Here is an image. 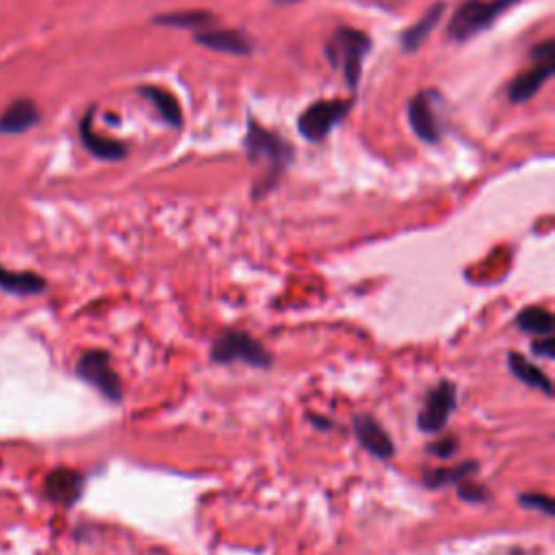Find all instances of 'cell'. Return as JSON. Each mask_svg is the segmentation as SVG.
I'll use <instances>...</instances> for the list:
<instances>
[{"label":"cell","mask_w":555,"mask_h":555,"mask_svg":"<svg viewBox=\"0 0 555 555\" xmlns=\"http://www.w3.org/2000/svg\"><path fill=\"white\" fill-rule=\"evenodd\" d=\"M480 466L477 462H462V465L456 466H445V469H429L423 475V484L428 489H445L449 484H456V482L466 480V477L473 475Z\"/></svg>","instance_id":"obj_20"},{"label":"cell","mask_w":555,"mask_h":555,"mask_svg":"<svg viewBox=\"0 0 555 555\" xmlns=\"http://www.w3.org/2000/svg\"><path fill=\"white\" fill-rule=\"evenodd\" d=\"M443 13H445V3H436L434 7H429L426 12V16H423L417 24H412V27H410L408 31L402 35L404 50H408V52L419 50V48L423 46V42L429 37V33L434 31V27L441 22Z\"/></svg>","instance_id":"obj_17"},{"label":"cell","mask_w":555,"mask_h":555,"mask_svg":"<svg viewBox=\"0 0 555 555\" xmlns=\"http://www.w3.org/2000/svg\"><path fill=\"white\" fill-rule=\"evenodd\" d=\"M532 351H534L536 356H540V358L551 360L553 356H555V339H553V335H547V336H543V339L534 341L532 343Z\"/></svg>","instance_id":"obj_25"},{"label":"cell","mask_w":555,"mask_h":555,"mask_svg":"<svg viewBox=\"0 0 555 555\" xmlns=\"http://www.w3.org/2000/svg\"><path fill=\"white\" fill-rule=\"evenodd\" d=\"M519 504L525 505V508H529V510H536V513L547 514V516L555 514L553 499L549 495H544V492H523V495H519Z\"/></svg>","instance_id":"obj_22"},{"label":"cell","mask_w":555,"mask_h":555,"mask_svg":"<svg viewBox=\"0 0 555 555\" xmlns=\"http://www.w3.org/2000/svg\"><path fill=\"white\" fill-rule=\"evenodd\" d=\"M458 449H460V443H458L456 436H447L443 438V441L434 443V445L428 447L429 453H434L436 458H441V460H449V458H453L458 453Z\"/></svg>","instance_id":"obj_24"},{"label":"cell","mask_w":555,"mask_h":555,"mask_svg":"<svg viewBox=\"0 0 555 555\" xmlns=\"http://www.w3.org/2000/svg\"><path fill=\"white\" fill-rule=\"evenodd\" d=\"M311 421H312V423H317V428H321V429L332 428V421H330V419H321V417H317V414H312Z\"/></svg>","instance_id":"obj_26"},{"label":"cell","mask_w":555,"mask_h":555,"mask_svg":"<svg viewBox=\"0 0 555 555\" xmlns=\"http://www.w3.org/2000/svg\"><path fill=\"white\" fill-rule=\"evenodd\" d=\"M40 122V111H37L33 100L20 98L16 103L9 104L7 109L0 113V133L16 135L24 133V130L33 128Z\"/></svg>","instance_id":"obj_12"},{"label":"cell","mask_w":555,"mask_h":555,"mask_svg":"<svg viewBox=\"0 0 555 555\" xmlns=\"http://www.w3.org/2000/svg\"><path fill=\"white\" fill-rule=\"evenodd\" d=\"M81 137H83L85 148L89 150L94 157L104 158V161H119V158L127 157V146L100 137V135L91 128V111L85 115L83 122H81Z\"/></svg>","instance_id":"obj_14"},{"label":"cell","mask_w":555,"mask_h":555,"mask_svg":"<svg viewBox=\"0 0 555 555\" xmlns=\"http://www.w3.org/2000/svg\"><path fill=\"white\" fill-rule=\"evenodd\" d=\"M553 70H555L553 59H547V61H538L532 70L516 76V79L513 81V85H510V100L516 104L528 103L529 98H534V96L538 94L540 87L551 79Z\"/></svg>","instance_id":"obj_11"},{"label":"cell","mask_w":555,"mask_h":555,"mask_svg":"<svg viewBox=\"0 0 555 555\" xmlns=\"http://www.w3.org/2000/svg\"><path fill=\"white\" fill-rule=\"evenodd\" d=\"M456 384L441 382L429 390L426 404H423L421 412L417 417V426L421 432L436 434L447 426L449 417H451L453 408H456Z\"/></svg>","instance_id":"obj_8"},{"label":"cell","mask_w":555,"mask_h":555,"mask_svg":"<svg viewBox=\"0 0 555 555\" xmlns=\"http://www.w3.org/2000/svg\"><path fill=\"white\" fill-rule=\"evenodd\" d=\"M211 22H213V16H211L209 12H196V9L163 13V16L154 18V24H161V27H173V28H202Z\"/></svg>","instance_id":"obj_21"},{"label":"cell","mask_w":555,"mask_h":555,"mask_svg":"<svg viewBox=\"0 0 555 555\" xmlns=\"http://www.w3.org/2000/svg\"><path fill=\"white\" fill-rule=\"evenodd\" d=\"M516 326H519L523 332H529V335L547 336V335H553L555 317L549 308L528 306L516 315Z\"/></svg>","instance_id":"obj_19"},{"label":"cell","mask_w":555,"mask_h":555,"mask_svg":"<svg viewBox=\"0 0 555 555\" xmlns=\"http://www.w3.org/2000/svg\"><path fill=\"white\" fill-rule=\"evenodd\" d=\"M196 42L217 52H228V55L245 57L252 52L254 43L239 31H200Z\"/></svg>","instance_id":"obj_13"},{"label":"cell","mask_w":555,"mask_h":555,"mask_svg":"<svg viewBox=\"0 0 555 555\" xmlns=\"http://www.w3.org/2000/svg\"><path fill=\"white\" fill-rule=\"evenodd\" d=\"M278 4H291V3H299V0H274Z\"/></svg>","instance_id":"obj_27"},{"label":"cell","mask_w":555,"mask_h":555,"mask_svg":"<svg viewBox=\"0 0 555 555\" xmlns=\"http://www.w3.org/2000/svg\"><path fill=\"white\" fill-rule=\"evenodd\" d=\"M371 50L369 35L356 28L341 27L332 35V42L326 46L328 61L332 67H341L345 83L350 89H356L360 81V70H363V59Z\"/></svg>","instance_id":"obj_2"},{"label":"cell","mask_w":555,"mask_h":555,"mask_svg":"<svg viewBox=\"0 0 555 555\" xmlns=\"http://www.w3.org/2000/svg\"><path fill=\"white\" fill-rule=\"evenodd\" d=\"M245 148H248L250 158L254 163L269 167V176L276 178L284 167L291 163L293 150L278 135L269 133L267 128L258 127V124L250 122L248 137H245Z\"/></svg>","instance_id":"obj_4"},{"label":"cell","mask_w":555,"mask_h":555,"mask_svg":"<svg viewBox=\"0 0 555 555\" xmlns=\"http://www.w3.org/2000/svg\"><path fill=\"white\" fill-rule=\"evenodd\" d=\"M76 375L94 386L109 402H122V382L111 365V354L104 350H89L76 363Z\"/></svg>","instance_id":"obj_5"},{"label":"cell","mask_w":555,"mask_h":555,"mask_svg":"<svg viewBox=\"0 0 555 555\" xmlns=\"http://www.w3.org/2000/svg\"><path fill=\"white\" fill-rule=\"evenodd\" d=\"M83 486H85V482L81 473L61 466V469H55L50 475L46 477L43 490H46L48 499L55 501V504H59V505H66V508H70V505H74L76 501L81 499V495H83Z\"/></svg>","instance_id":"obj_10"},{"label":"cell","mask_w":555,"mask_h":555,"mask_svg":"<svg viewBox=\"0 0 555 555\" xmlns=\"http://www.w3.org/2000/svg\"><path fill=\"white\" fill-rule=\"evenodd\" d=\"M354 434L356 438H358L360 445H363L371 456L378 458V460H389V458L395 456L393 438L389 436V432H386L371 414H356Z\"/></svg>","instance_id":"obj_9"},{"label":"cell","mask_w":555,"mask_h":555,"mask_svg":"<svg viewBox=\"0 0 555 555\" xmlns=\"http://www.w3.org/2000/svg\"><path fill=\"white\" fill-rule=\"evenodd\" d=\"M510 555H523V551H519V549H514V551L510 553Z\"/></svg>","instance_id":"obj_28"},{"label":"cell","mask_w":555,"mask_h":555,"mask_svg":"<svg viewBox=\"0 0 555 555\" xmlns=\"http://www.w3.org/2000/svg\"><path fill=\"white\" fill-rule=\"evenodd\" d=\"M508 366H510V371L514 374V378H519L520 382L532 386V389H536V390H543L544 395H549V397H551L553 395L551 380H549L547 375H544V371L538 369V366H536L532 360H528L523 354H519V351H510Z\"/></svg>","instance_id":"obj_15"},{"label":"cell","mask_w":555,"mask_h":555,"mask_svg":"<svg viewBox=\"0 0 555 555\" xmlns=\"http://www.w3.org/2000/svg\"><path fill=\"white\" fill-rule=\"evenodd\" d=\"M519 3L520 0H466L453 13L451 22H449V37L460 43L469 42L477 33L492 27L497 22V18L504 16L505 12H510Z\"/></svg>","instance_id":"obj_1"},{"label":"cell","mask_w":555,"mask_h":555,"mask_svg":"<svg viewBox=\"0 0 555 555\" xmlns=\"http://www.w3.org/2000/svg\"><path fill=\"white\" fill-rule=\"evenodd\" d=\"M0 289L12 296H37L46 289V280L33 272H13L0 265Z\"/></svg>","instance_id":"obj_16"},{"label":"cell","mask_w":555,"mask_h":555,"mask_svg":"<svg viewBox=\"0 0 555 555\" xmlns=\"http://www.w3.org/2000/svg\"><path fill=\"white\" fill-rule=\"evenodd\" d=\"M211 360L217 365H230L239 360V363L265 369V366L274 363V356L248 332L226 330L217 336L213 347H211Z\"/></svg>","instance_id":"obj_3"},{"label":"cell","mask_w":555,"mask_h":555,"mask_svg":"<svg viewBox=\"0 0 555 555\" xmlns=\"http://www.w3.org/2000/svg\"><path fill=\"white\" fill-rule=\"evenodd\" d=\"M458 497H460L462 501H469V504H484L486 499H490V490L466 477V480H462V484L458 486Z\"/></svg>","instance_id":"obj_23"},{"label":"cell","mask_w":555,"mask_h":555,"mask_svg":"<svg viewBox=\"0 0 555 555\" xmlns=\"http://www.w3.org/2000/svg\"><path fill=\"white\" fill-rule=\"evenodd\" d=\"M443 98L438 96V91H419L408 104V119L410 127H412L414 135L419 139H423L426 143H438L443 137Z\"/></svg>","instance_id":"obj_6"},{"label":"cell","mask_w":555,"mask_h":555,"mask_svg":"<svg viewBox=\"0 0 555 555\" xmlns=\"http://www.w3.org/2000/svg\"><path fill=\"white\" fill-rule=\"evenodd\" d=\"M139 94L154 104V109L161 113V118L166 119L170 127H181V122H182L181 104H178V100L173 98L170 91L161 89V87H154V85H143L142 89H139Z\"/></svg>","instance_id":"obj_18"},{"label":"cell","mask_w":555,"mask_h":555,"mask_svg":"<svg viewBox=\"0 0 555 555\" xmlns=\"http://www.w3.org/2000/svg\"><path fill=\"white\" fill-rule=\"evenodd\" d=\"M351 103L345 100H321V103L311 104L302 115H299L297 128L308 142H323L336 124L350 113Z\"/></svg>","instance_id":"obj_7"}]
</instances>
